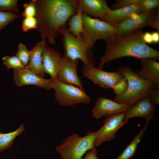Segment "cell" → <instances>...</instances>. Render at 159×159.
I'll return each instance as SVG.
<instances>
[{"label": "cell", "mask_w": 159, "mask_h": 159, "mask_svg": "<svg viewBox=\"0 0 159 159\" xmlns=\"http://www.w3.org/2000/svg\"><path fill=\"white\" fill-rule=\"evenodd\" d=\"M37 22L35 17L24 18L22 22V30L27 32L32 29H37Z\"/></svg>", "instance_id": "28"}, {"label": "cell", "mask_w": 159, "mask_h": 159, "mask_svg": "<svg viewBox=\"0 0 159 159\" xmlns=\"http://www.w3.org/2000/svg\"><path fill=\"white\" fill-rule=\"evenodd\" d=\"M128 121L125 117V112L106 116L103 125L96 131L94 142L95 146H99L103 142H111L115 138L117 132Z\"/></svg>", "instance_id": "10"}, {"label": "cell", "mask_w": 159, "mask_h": 159, "mask_svg": "<svg viewBox=\"0 0 159 159\" xmlns=\"http://www.w3.org/2000/svg\"><path fill=\"white\" fill-rule=\"evenodd\" d=\"M83 14L81 10L77 8L76 13L69 19L67 27L69 32L78 38L82 37L84 32Z\"/></svg>", "instance_id": "20"}, {"label": "cell", "mask_w": 159, "mask_h": 159, "mask_svg": "<svg viewBox=\"0 0 159 159\" xmlns=\"http://www.w3.org/2000/svg\"><path fill=\"white\" fill-rule=\"evenodd\" d=\"M46 39H42L30 51V58L28 65L25 68L30 69L37 75L44 77L45 74L43 66L42 54L46 44Z\"/></svg>", "instance_id": "19"}, {"label": "cell", "mask_w": 159, "mask_h": 159, "mask_svg": "<svg viewBox=\"0 0 159 159\" xmlns=\"http://www.w3.org/2000/svg\"><path fill=\"white\" fill-rule=\"evenodd\" d=\"M82 71L84 77L101 88L112 89L116 95L121 94L127 89V80L118 71L109 72L94 65H84Z\"/></svg>", "instance_id": "4"}, {"label": "cell", "mask_w": 159, "mask_h": 159, "mask_svg": "<svg viewBox=\"0 0 159 159\" xmlns=\"http://www.w3.org/2000/svg\"><path fill=\"white\" fill-rule=\"evenodd\" d=\"M143 34V29H140L123 37L115 36L105 40V51L98 67L102 69L107 63L126 57L138 59L150 58L159 60V51L144 42Z\"/></svg>", "instance_id": "2"}, {"label": "cell", "mask_w": 159, "mask_h": 159, "mask_svg": "<svg viewBox=\"0 0 159 159\" xmlns=\"http://www.w3.org/2000/svg\"><path fill=\"white\" fill-rule=\"evenodd\" d=\"M23 6L24 10L22 13L24 18L35 17L37 13L35 0H32L28 3H24Z\"/></svg>", "instance_id": "27"}, {"label": "cell", "mask_w": 159, "mask_h": 159, "mask_svg": "<svg viewBox=\"0 0 159 159\" xmlns=\"http://www.w3.org/2000/svg\"><path fill=\"white\" fill-rule=\"evenodd\" d=\"M37 30L42 39H47L51 44L66 23L77 12L75 0H35Z\"/></svg>", "instance_id": "1"}, {"label": "cell", "mask_w": 159, "mask_h": 159, "mask_svg": "<svg viewBox=\"0 0 159 159\" xmlns=\"http://www.w3.org/2000/svg\"><path fill=\"white\" fill-rule=\"evenodd\" d=\"M17 0H0V11L16 14L19 12Z\"/></svg>", "instance_id": "25"}, {"label": "cell", "mask_w": 159, "mask_h": 159, "mask_svg": "<svg viewBox=\"0 0 159 159\" xmlns=\"http://www.w3.org/2000/svg\"><path fill=\"white\" fill-rule=\"evenodd\" d=\"M149 27L156 29L159 31V13L157 14L151 21Z\"/></svg>", "instance_id": "31"}, {"label": "cell", "mask_w": 159, "mask_h": 159, "mask_svg": "<svg viewBox=\"0 0 159 159\" xmlns=\"http://www.w3.org/2000/svg\"><path fill=\"white\" fill-rule=\"evenodd\" d=\"M159 11L158 8L149 11H143L133 15L114 27L116 36L123 37L145 26H149L152 20L159 13Z\"/></svg>", "instance_id": "9"}, {"label": "cell", "mask_w": 159, "mask_h": 159, "mask_svg": "<svg viewBox=\"0 0 159 159\" xmlns=\"http://www.w3.org/2000/svg\"><path fill=\"white\" fill-rule=\"evenodd\" d=\"M19 15L9 12L0 11V31L9 24L18 19Z\"/></svg>", "instance_id": "24"}, {"label": "cell", "mask_w": 159, "mask_h": 159, "mask_svg": "<svg viewBox=\"0 0 159 159\" xmlns=\"http://www.w3.org/2000/svg\"><path fill=\"white\" fill-rule=\"evenodd\" d=\"M51 87L54 90L55 99L61 106H69L80 103L87 104L90 98L84 89L62 82L56 78L52 81Z\"/></svg>", "instance_id": "7"}, {"label": "cell", "mask_w": 159, "mask_h": 159, "mask_svg": "<svg viewBox=\"0 0 159 159\" xmlns=\"http://www.w3.org/2000/svg\"><path fill=\"white\" fill-rule=\"evenodd\" d=\"M77 8L89 16L102 20L110 8L105 0H75Z\"/></svg>", "instance_id": "16"}, {"label": "cell", "mask_w": 159, "mask_h": 159, "mask_svg": "<svg viewBox=\"0 0 159 159\" xmlns=\"http://www.w3.org/2000/svg\"><path fill=\"white\" fill-rule=\"evenodd\" d=\"M84 32L82 37L89 45L94 47L98 40H105L116 36L114 27L97 18H93L83 14Z\"/></svg>", "instance_id": "8"}, {"label": "cell", "mask_w": 159, "mask_h": 159, "mask_svg": "<svg viewBox=\"0 0 159 159\" xmlns=\"http://www.w3.org/2000/svg\"><path fill=\"white\" fill-rule=\"evenodd\" d=\"M143 10L136 5H130L121 8L109 10L102 20L115 27L129 18L133 15Z\"/></svg>", "instance_id": "15"}, {"label": "cell", "mask_w": 159, "mask_h": 159, "mask_svg": "<svg viewBox=\"0 0 159 159\" xmlns=\"http://www.w3.org/2000/svg\"><path fill=\"white\" fill-rule=\"evenodd\" d=\"M25 126L21 123L16 130L7 133H0V153L11 146L15 138L25 130Z\"/></svg>", "instance_id": "22"}, {"label": "cell", "mask_w": 159, "mask_h": 159, "mask_svg": "<svg viewBox=\"0 0 159 159\" xmlns=\"http://www.w3.org/2000/svg\"><path fill=\"white\" fill-rule=\"evenodd\" d=\"M156 109L155 106L152 104L149 97H146L131 106L125 112V117L128 120L137 117L144 118L149 121L157 118L154 115Z\"/></svg>", "instance_id": "14"}, {"label": "cell", "mask_w": 159, "mask_h": 159, "mask_svg": "<svg viewBox=\"0 0 159 159\" xmlns=\"http://www.w3.org/2000/svg\"><path fill=\"white\" fill-rule=\"evenodd\" d=\"M59 33L64 49V56L72 60H80L84 66H95L94 47L87 44L82 37L78 38L70 33L67 26L61 29Z\"/></svg>", "instance_id": "5"}, {"label": "cell", "mask_w": 159, "mask_h": 159, "mask_svg": "<svg viewBox=\"0 0 159 159\" xmlns=\"http://www.w3.org/2000/svg\"><path fill=\"white\" fill-rule=\"evenodd\" d=\"M16 55L25 67L28 65L30 58V51L27 49L25 45L21 43L19 44Z\"/></svg>", "instance_id": "26"}, {"label": "cell", "mask_w": 159, "mask_h": 159, "mask_svg": "<svg viewBox=\"0 0 159 159\" xmlns=\"http://www.w3.org/2000/svg\"><path fill=\"white\" fill-rule=\"evenodd\" d=\"M13 80L17 86L33 85L46 90L51 89L52 80L41 77L29 69L25 68L14 69Z\"/></svg>", "instance_id": "13"}, {"label": "cell", "mask_w": 159, "mask_h": 159, "mask_svg": "<svg viewBox=\"0 0 159 159\" xmlns=\"http://www.w3.org/2000/svg\"><path fill=\"white\" fill-rule=\"evenodd\" d=\"M2 60L4 64L8 69H23L25 67L16 55L12 56H5L2 58Z\"/></svg>", "instance_id": "23"}, {"label": "cell", "mask_w": 159, "mask_h": 159, "mask_svg": "<svg viewBox=\"0 0 159 159\" xmlns=\"http://www.w3.org/2000/svg\"><path fill=\"white\" fill-rule=\"evenodd\" d=\"M130 107L129 105L117 102L104 96H100L91 112L92 117L98 120L103 116L126 112Z\"/></svg>", "instance_id": "12"}, {"label": "cell", "mask_w": 159, "mask_h": 159, "mask_svg": "<svg viewBox=\"0 0 159 159\" xmlns=\"http://www.w3.org/2000/svg\"><path fill=\"white\" fill-rule=\"evenodd\" d=\"M153 43H158L159 42V31H155L151 33Z\"/></svg>", "instance_id": "33"}, {"label": "cell", "mask_w": 159, "mask_h": 159, "mask_svg": "<svg viewBox=\"0 0 159 159\" xmlns=\"http://www.w3.org/2000/svg\"><path fill=\"white\" fill-rule=\"evenodd\" d=\"M117 69L126 78L127 86L123 93L116 95L113 100L117 102L127 104L131 106L134 105L142 99L148 97L151 91L156 87L152 83L139 77L128 66Z\"/></svg>", "instance_id": "3"}, {"label": "cell", "mask_w": 159, "mask_h": 159, "mask_svg": "<svg viewBox=\"0 0 159 159\" xmlns=\"http://www.w3.org/2000/svg\"><path fill=\"white\" fill-rule=\"evenodd\" d=\"M141 68L135 72L143 79L159 87V63L157 60L150 58L139 59Z\"/></svg>", "instance_id": "17"}, {"label": "cell", "mask_w": 159, "mask_h": 159, "mask_svg": "<svg viewBox=\"0 0 159 159\" xmlns=\"http://www.w3.org/2000/svg\"><path fill=\"white\" fill-rule=\"evenodd\" d=\"M62 57L58 51L46 44L42 54L43 66L45 73L49 74L52 80L57 78Z\"/></svg>", "instance_id": "18"}, {"label": "cell", "mask_w": 159, "mask_h": 159, "mask_svg": "<svg viewBox=\"0 0 159 159\" xmlns=\"http://www.w3.org/2000/svg\"><path fill=\"white\" fill-rule=\"evenodd\" d=\"M96 131H89L83 137L74 133L67 137L55 148L62 159H81L87 151L95 147L94 142Z\"/></svg>", "instance_id": "6"}, {"label": "cell", "mask_w": 159, "mask_h": 159, "mask_svg": "<svg viewBox=\"0 0 159 159\" xmlns=\"http://www.w3.org/2000/svg\"><path fill=\"white\" fill-rule=\"evenodd\" d=\"M98 155L97 148L95 147L87 151L84 158L81 159H99L97 157Z\"/></svg>", "instance_id": "30"}, {"label": "cell", "mask_w": 159, "mask_h": 159, "mask_svg": "<svg viewBox=\"0 0 159 159\" xmlns=\"http://www.w3.org/2000/svg\"><path fill=\"white\" fill-rule=\"evenodd\" d=\"M149 122L148 121H146L143 128L116 159H129L134 156L140 140L147 129Z\"/></svg>", "instance_id": "21"}, {"label": "cell", "mask_w": 159, "mask_h": 159, "mask_svg": "<svg viewBox=\"0 0 159 159\" xmlns=\"http://www.w3.org/2000/svg\"><path fill=\"white\" fill-rule=\"evenodd\" d=\"M148 97L152 104L155 106L159 103V87H155L150 92Z\"/></svg>", "instance_id": "29"}, {"label": "cell", "mask_w": 159, "mask_h": 159, "mask_svg": "<svg viewBox=\"0 0 159 159\" xmlns=\"http://www.w3.org/2000/svg\"><path fill=\"white\" fill-rule=\"evenodd\" d=\"M143 39L146 44H150L153 43V40L151 33L146 32L143 33Z\"/></svg>", "instance_id": "32"}, {"label": "cell", "mask_w": 159, "mask_h": 159, "mask_svg": "<svg viewBox=\"0 0 159 159\" xmlns=\"http://www.w3.org/2000/svg\"><path fill=\"white\" fill-rule=\"evenodd\" d=\"M78 60H72L63 56L61 60L57 78L64 83L84 89L77 72Z\"/></svg>", "instance_id": "11"}]
</instances>
